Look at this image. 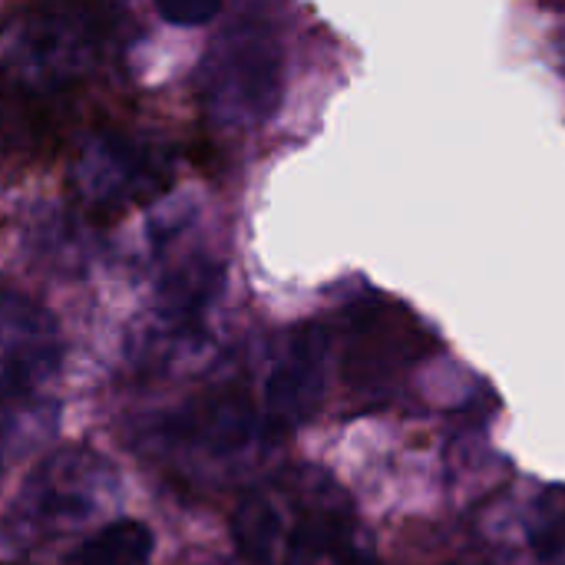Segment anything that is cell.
<instances>
[{
	"instance_id": "13",
	"label": "cell",
	"mask_w": 565,
	"mask_h": 565,
	"mask_svg": "<svg viewBox=\"0 0 565 565\" xmlns=\"http://www.w3.org/2000/svg\"><path fill=\"white\" fill-rule=\"evenodd\" d=\"M7 407H13V404H0V477H3V467H7V460H10L13 447H17L13 430L20 427V424H17V417H13Z\"/></svg>"
},
{
	"instance_id": "6",
	"label": "cell",
	"mask_w": 565,
	"mask_h": 565,
	"mask_svg": "<svg viewBox=\"0 0 565 565\" xmlns=\"http://www.w3.org/2000/svg\"><path fill=\"white\" fill-rule=\"evenodd\" d=\"M73 182L93 209L119 212L129 205L152 202L172 182V152L162 142L99 132L86 142L76 159Z\"/></svg>"
},
{
	"instance_id": "5",
	"label": "cell",
	"mask_w": 565,
	"mask_h": 565,
	"mask_svg": "<svg viewBox=\"0 0 565 565\" xmlns=\"http://www.w3.org/2000/svg\"><path fill=\"white\" fill-rule=\"evenodd\" d=\"M268 434L271 430L245 394L218 391L162 417L156 427V454L185 477L225 480V473L238 470L252 457V447Z\"/></svg>"
},
{
	"instance_id": "10",
	"label": "cell",
	"mask_w": 565,
	"mask_h": 565,
	"mask_svg": "<svg viewBox=\"0 0 565 565\" xmlns=\"http://www.w3.org/2000/svg\"><path fill=\"white\" fill-rule=\"evenodd\" d=\"M156 550V536L139 520H113L109 526L96 530L66 565H149Z\"/></svg>"
},
{
	"instance_id": "12",
	"label": "cell",
	"mask_w": 565,
	"mask_h": 565,
	"mask_svg": "<svg viewBox=\"0 0 565 565\" xmlns=\"http://www.w3.org/2000/svg\"><path fill=\"white\" fill-rule=\"evenodd\" d=\"M536 550L543 553L540 559H550V563L565 565V507L563 513L550 516L546 526L536 530Z\"/></svg>"
},
{
	"instance_id": "4",
	"label": "cell",
	"mask_w": 565,
	"mask_h": 565,
	"mask_svg": "<svg viewBox=\"0 0 565 565\" xmlns=\"http://www.w3.org/2000/svg\"><path fill=\"white\" fill-rule=\"evenodd\" d=\"M281 43L262 20L228 23L205 50L195 89L218 129L262 126L281 103Z\"/></svg>"
},
{
	"instance_id": "1",
	"label": "cell",
	"mask_w": 565,
	"mask_h": 565,
	"mask_svg": "<svg viewBox=\"0 0 565 565\" xmlns=\"http://www.w3.org/2000/svg\"><path fill=\"white\" fill-rule=\"evenodd\" d=\"M232 540L255 565H377L348 497L321 473H288L242 497Z\"/></svg>"
},
{
	"instance_id": "8",
	"label": "cell",
	"mask_w": 565,
	"mask_h": 565,
	"mask_svg": "<svg viewBox=\"0 0 565 565\" xmlns=\"http://www.w3.org/2000/svg\"><path fill=\"white\" fill-rule=\"evenodd\" d=\"M324 361H328V334L318 324H308L288 338L265 381L262 417L271 434L298 427L315 414L324 391Z\"/></svg>"
},
{
	"instance_id": "3",
	"label": "cell",
	"mask_w": 565,
	"mask_h": 565,
	"mask_svg": "<svg viewBox=\"0 0 565 565\" xmlns=\"http://www.w3.org/2000/svg\"><path fill=\"white\" fill-rule=\"evenodd\" d=\"M116 490V470L89 447H63L43 457L0 520L7 553H33L83 526Z\"/></svg>"
},
{
	"instance_id": "11",
	"label": "cell",
	"mask_w": 565,
	"mask_h": 565,
	"mask_svg": "<svg viewBox=\"0 0 565 565\" xmlns=\"http://www.w3.org/2000/svg\"><path fill=\"white\" fill-rule=\"evenodd\" d=\"M218 0H179V3H159V17L175 26H202L212 17H218Z\"/></svg>"
},
{
	"instance_id": "7",
	"label": "cell",
	"mask_w": 565,
	"mask_h": 565,
	"mask_svg": "<svg viewBox=\"0 0 565 565\" xmlns=\"http://www.w3.org/2000/svg\"><path fill=\"white\" fill-rule=\"evenodd\" d=\"M63 361L56 318L33 298L0 288V404H20L46 387Z\"/></svg>"
},
{
	"instance_id": "2",
	"label": "cell",
	"mask_w": 565,
	"mask_h": 565,
	"mask_svg": "<svg viewBox=\"0 0 565 565\" xmlns=\"http://www.w3.org/2000/svg\"><path fill=\"white\" fill-rule=\"evenodd\" d=\"M122 7L26 3L0 17V89L53 96L86 83L119 43Z\"/></svg>"
},
{
	"instance_id": "9",
	"label": "cell",
	"mask_w": 565,
	"mask_h": 565,
	"mask_svg": "<svg viewBox=\"0 0 565 565\" xmlns=\"http://www.w3.org/2000/svg\"><path fill=\"white\" fill-rule=\"evenodd\" d=\"M417 328L391 305H364L348 321V377L361 387L381 384L417 354Z\"/></svg>"
}]
</instances>
